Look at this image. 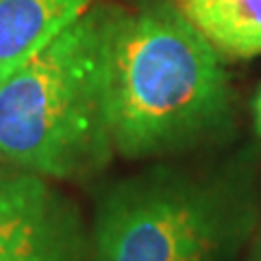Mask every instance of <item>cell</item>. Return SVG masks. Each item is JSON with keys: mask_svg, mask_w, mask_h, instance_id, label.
I'll list each match as a JSON object with an SVG mask.
<instances>
[{"mask_svg": "<svg viewBox=\"0 0 261 261\" xmlns=\"http://www.w3.org/2000/svg\"><path fill=\"white\" fill-rule=\"evenodd\" d=\"M222 59L178 3L116 7L107 68L116 154L163 159L224 140L235 111Z\"/></svg>", "mask_w": 261, "mask_h": 261, "instance_id": "cell-1", "label": "cell"}, {"mask_svg": "<svg viewBox=\"0 0 261 261\" xmlns=\"http://www.w3.org/2000/svg\"><path fill=\"white\" fill-rule=\"evenodd\" d=\"M261 148L216 168L154 163L109 185L92 222L94 261H233L261 224Z\"/></svg>", "mask_w": 261, "mask_h": 261, "instance_id": "cell-2", "label": "cell"}, {"mask_svg": "<svg viewBox=\"0 0 261 261\" xmlns=\"http://www.w3.org/2000/svg\"><path fill=\"white\" fill-rule=\"evenodd\" d=\"M111 5H94L0 83V159L57 181L100 174L109 118Z\"/></svg>", "mask_w": 261, "mask_h": 261, "instance_id": "cell-3", "label": "cell"}, {"mask_svg": "<svg viewBox=\"0 0 261 261\" xmlns=\"http://www.w3.org/2000/svg\"><path fill=\"white\" fill-rule=\"evenodd\" d=\"M0 261H94L92 226L46 176L3 168Z\"/></svg>", "mask_w": 261, "mask_h": 261, "instance_id": "cell-4", "label": "cell"}, {"mask_svg": "<svg viewBox=\"0 0 261 261\" xmlns=\"http://www.w3.org/2000/svg\"><path fill=\"white\" fill-rule=\"evenodd\" d=\"M94 0H0V74L29 61L76 22Z\"/></svg>", "mask_w": 261, "mask_h": 261, "instance_id": "cell-5", "label": "cell"}, {"mask_svg": "<svg viewBox=\"0 0 261 261\" xmlns=\"http://www.w3.org/2000/svg\"><path fill=\"white\" fill-rule=\"evenodd\" d=\"M185 18L222 57L261 55V0H176Z\"/></svg>", "mask_w": 261, "mask_h": 261, "instance_id": "cell-6", "label": "cell"}, {"mask_svg": "<svg viewBox=\"0 0 261 261\" xmlns=\"http://www.w3.org/2000/svg\"><path fill=\"white\" fill-rule=\"evenodd\" d=\"M250 111H252V130H255L257 140H261V87L257 89L255 98H252Z\"/></svg>", "mask_w": 261, "mask_h": 261, "instance_id": "cell-7", "label": "cell"}, {"mask_svg": "<svg viewBox=\"0 0 261 261\" xmlns=\"http://www.w3.org/2000/svg\"><path fill=\"white\" fill-rule=\"evenodd\" d=\"M240 261H261V224L257 228L255 238H252L250 244H248V252Z\"/></svg>", "mask_w": 261, "mask_h": 261, "instance_id": "cell-8", "label": "cell"}, {"mask_svg": "<svg viewBox=\"0 0 261 261\" xmlns=\"http://www.w3.org/2000/svg\"><path fill=\"white\" fill-rule=\"evenodd\" d=\"M0 83H3V74H0Z\"/></svg>", "mask_w": 261, "mask_h": 261, "instance_id": "cell-9", "label": "cell"}]
</instances>
